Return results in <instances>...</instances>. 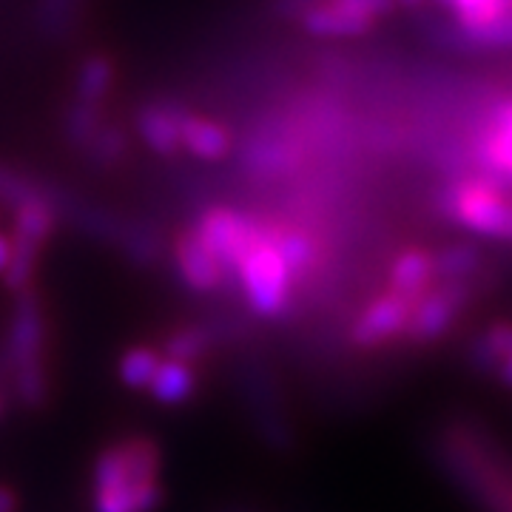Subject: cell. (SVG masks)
Wrapping results in <instances>:
<instances>
[{
    "instance_id": "cell-1",
    "label": "cell",
    "mask_w": 512,
    "mask_h": 512,
    "mask_svg": "<svg viewBox=\"0 0 512 512\" xmlns=\"http://www.w3.org/2000/svg\"><path fill=\"white\" fill-rule=\"evenodd\" d=\"M163 453L146 436H128L109 444L92 470L94 512H157L165 490L160 481Z\"/></svg>"
},
{
    "instance_id": "cell-2",
    "label": "cell",
    "mask_w": 512,
    "mask_h": 512,
    "mask_svg": "<svg viewBox=\"0 0 512 512\" xmlns=\"http://www.w3.org/2000/svg\"><path fill=\"white\" fill-rule=\"evenodd\" d=\"M43 348H46V322L40 302L35 299V293H18L9 336H6V353L15 379V393L26 407H40L49 399V373L43 362Z\"/></svg>"
},
{
    "instance_id": "cell-3",
    "label": "cell",
    "mask_w": 512,
    "mask_h": 512,
    "mask_svg": "<svg viewBox=\"0 0 512 512\" xmlns=\"http://www.w3.org/2000/svg\"><path fill=\"white\" fill-rule=\"evenodd\" d=\"M439 211L476 237L512 242L510 194L481 174H470L444 185L439 194Z\"/></svg>"
},
{
    "instance_id": "cell-4",
    "label": "cell",
    "mask_w": 512,
    "mask_h": 512,
    "mask_svg": "<svg viewBox=\"0 0 512 512\" xmlns=\"http://www.w3.org/2000/svg\"><path fill=\"white\" fill-rule=\"evenodd\" d=\"M237 279L245 293V302L251 305L256 316L274 319L282 316L291 299L293 276L285 265V259L279 256L274 245V237L256 239L251 251L242 256L237 268Z\"/></svg>"
},
{
    "instance_id": "cell-5",
    "label": "cell",
    "mask_w": 512,
    "mask_h": 512,
    "mask_svg": "<svg viewBox=\"0 0 512 512\" xmlns=\"http://www.w3.org/2000/svg\"><path fill=\"white\" fill-rule=\"evenodd\" d=\"M52 228H55V211L43 197L23 202L15 208L12 256H9V265L3 271V282L12 293L29 291L32 276H35L37 256H40L43 242L52 234Z\"/></svg>"
},
{
    "instance_id": "cell-6",
    "label": "cell",
    "mask_w": 512,
    "mask_h": 512,
    "mask_svg": "<svg viewBox=\"0 0 512 512\" xmlns=\"http://www.w3.org/2000/svg\"><path fill=\"white\" fill-rule=\"evenodd\" d=\"M473 296L470 282H436L421 299H416L404 336L413 345H433L458 322Z\"/></svg>"
},
{
    "instance_id": "cell-7",
    "label": "cell",
    "mask_w": 512,
    "mask_h": 512,
    "mask_svg": "<svg viewBox=\"0 0 512 512\" xmlns=\"http://www.w3.org/2000/svg\"><path fill=\"white\" fill-rule=\"evenodd\" d=\"M476 174L512 191V94L495 100L473 146Z\"/></svg>"
},
{
    "instance_id": "cell-8",
    "label": "cell",
    "mask_w": 512,
    "mask_h": 512,
    "mask_svg": "<svg viewBox=\"0 0 512 512\" xmlns=\"http://www.w3.org/2000/svg\"><path fill=\"white\" fill-rule=\"evenodd\" d=\"M200 242L220 262L222 274H237L242 256L251 251L262 231L248 217H242L231 208H214L200 220V228L194 231Z\"/></svg>"
},
{
    "instance_id": "cell-9",
    "label": "cell",
    "mask_w": 512,
    "mask_h": 512,
    "mask_svg": "<svg viewBox=\"0 0 512 512\" xmlns=\"http://www.w3.org/2000/svg\"><path fill=\"white\" fill-rule=\"evenodd\" d=\"M416 302L404 299L399 293L384 291L382 296L370 299L365 311L356 316L353 328H350V342L359 350H376L404 336L407 319Z\"/></svg>"
},
{
    "instance_id": "cell-10",
    "label": "cell",
    "mask_w": 512,
    "mask_h": 512,
    "mask_svg": "<svg viewBox=\"0 0 512 512\" xmlns=\"http://www.w3.org/2000/svg\"><path fill=\"white\" fill-rule=\"evenodd\" d=\"M387 291L399 293L404 299L416 302L424 293L436 285V274H433V256L424 248H407L393 259L390 274H387Z\"/></svg>"
},
{
    "instance_id": "cell-11",
    "label": "cell",
    "mask_w": 512,
    "mask_h": 512,
    "mask_svg": "<svg viewBox=\"0 0 512 512\" xmlns=\"http://www.w3.org/2000/svg\"><path fill=\"white\" fill-rule=\"evenodd\" d=\"M174 256H177V268H180V276H183L188 288H194V291H200V293H208V291H217V288L222 285L225 274H222L220 262L211 256V251L202 245L200 237H197L194 231H191V234H185V237H180Z\"/></svg>"
},
{
    "instance_id": "cell-12",
    "label": "cell",
    "mask_w": 512,
    "mask_h": 512,
    "mask_svg": "<svg viewBox=\"0 0 512 512\" xmlns=\"http://www.w3.org/2000/svg\"><path fill=\"white\" fill-rule=\"evenodd\" d=\"M146 393H151V399L163 407H180V404L191 402L197 393V370L188 362L165 356Z\"/></svg>"
},
{
    "instance_id": "cell-13",
    "label": "cell",
    "mask_w": 512,
    "mask_h": 512,
    "mask_svg": "<svg viewBox=\"0 0 512 512\" xmlns=\"http://www.w3.org/2000/svg\"><path fill=\"white\" fill-rule=\"evenodd\" d=\"M302 23L316 37H359L373 29V20L359 18L333 0L313 3L311 9H305Z\"/></svg>"
},
{
    "instance_id": "cell-14",
    "label": "cell",
    "mask_w": 512,
    "mask_h": 512,
    "mask_svg": "<svg viewBox=\"0 0 512 512\" xmlns=\"http://www.w3.org/2000/svg\"><path fill=\"white\" fill-rule=\"evenodd\" d=\"M180 146L200 160H222L231 151V134L211 120L183 117L180 123Z\"/></svg>"
},
{
    "instance_id": "cell-15",
    "label": "cell",
    "mask_w": 512,
    "mask_h": 512,
    "mask_svg": "<svg viewBox=\"0 0 512 512\" xmlns=\"http://www.w3.org/2000/svg\"><path fill=\"white\" fill-rule=\"evenodd\" d=\"M180 123H183V114L177 109L148 106L137 117V131L148 148H154L157 154H171L180 148Z\"/></svg>"
},
{
    "instance_id": "cell-16",
    "label": "cell",
    "mask_w": 512,
    "mask_h": 512,
    "mask_svg": "<svg viewBox=\"0 0 512 512\" xmlns=\"http://www.w3.org/2000/svg\"><path fill=\"white\" fill-rule=\"evenodd\" d=\"M433 256L436 282H470L484 268V254L470 242H456L439 248Z\"/></svg>"
},
{
    "instance_id": "cell-17",
    "label": "cell",
    "mask_w": 512,
    "mask_h": 512,
    "mask_svg": "<svg viewBox=\"0 0 512 512\" xmlns=\"http://www.w3.org/2000/svg\"><path fill=\"white\" fill-rule=\"evenodd\" d=\"M507 356H512V322H495L481 330L467 353L473 370H481V373H495V367Z\"/></svg>"
},
{
    "instance_id": "cell-18",
    "label": "cell",
    "mask_w": 512,
    "mask_h": 512,
    "mask_svg": "<svg viewBox=\"0 0 512 512\" xmlns=\"http://www.w3.org/2000/svg\"><path fill=\"white\" fill-rule=\"evenodd\" d=\"M447 37L464 46V49H481V52H490V49H512V15L510 18L495 20L487 26H453Z\"/></svg>"
},
{
    "instance_id": "cell-19",
    "label": "cell",
    "mask_w": 512,
    "mask_h": 512,
    "mask_svg": "<svg viewBox=\"0 0 512 512\" xmlns=\"http://www.w3.org/2000/svg\"><path fill=\"white\" fill-rule=\"evenodd\" d=\"M163 362V356L148 345H134L120 356L117 365V376L126 384L128 390H148V384L154 379L157 367Z\"/></svg>"
},
{
    "instance_id": "cell-20",
    "label": "cell",
    "mask_w": 512,
    "mask_h": 512,
    "mask_svg": "<svg viewBox=\"0 0 512 512\" xmlns=\"http://www.w3.org/2000/svg\"><path fill=\"white\" fill-rule=\"evenodd\" d=\"M274 245L279 256L285 259V265H288L293 279H302L308 271H313L319 251H316V242L308 234H302V231H285V234H276Z\"/></svg>"
},
{
    "instance_id": "cell-21",
    "label": "cell",
    "mask_w": 512,
    "mask_h": 512,
    "mask_svg": "<svg viewBox=\"0 0 512 512\" xmlns=\"http://www.w3.org/2000/svg\"><path fill=\"white\" fill-rule=\"evenodd\" d=\"M111 80H114V69L106 57H89L80 74H77V103H86V106H97L111 89Z\"/></svg>"
},
{
    "instance_id": "cell-22",
    "label": "cell",
    "mask_w": 512,
    "mask_h": 512,
    "mask_svg": "<svg viewBox=\"0 0 512 512\" xmlns=\"http://www.w3.org/2000/svg\"><path fill=\"white\" fill-rule=\"evenodd\" d=\"M208 348H211V336L202 328H180L177 333H171L168 342H165V353L171 359L188 362V365H194L200 356H205Z\"/></svg>"
},
{
    "instance_id": "cell-23",
    "label": "cell",
    "mask_w": 512,
    "mask_h": 512,
    "mask_svg": "<svg viewBox=\"0 0 512 512\" xmlns=\"http://www.w3.org/2000/svg\"><path fill=\"white\" fill-rule=\"evenodd\" d=\"M444 6L456 15L458 26H487L501 18H510L501 12L498 0H444Z\"/></svg>"
},
{
    "instance_id": "cell-24",
    "label": "cell",
    "mask_w": 512,
    "mask_h": 512,
    "mask_svg": "<svg viewBox=\"0 0 512 512\" xmlns=\"http://www.w3.org/2000/svg\"><path fill=\"white\" fill-rule=\"evenodd\" d=\"M37 188L26 177H20L18 171L0 165V202H9V205H23V202L37 200Z\"/></svg>"
},
{
    "instance_id": "cell-25",
    "label": "cell",
    "mask_w": 512,
    "mask_h": 512,
    "mask_svg": "<svg viewBox=\"0 0 512 512\" xmlns=\"http://www.w3.org/2000/svg\"><path fill=\"white\" fill-rule=\"evenodd\" d=\"M97 131H100L97 106L77 103L72 109V117H69V137H72L74 143H92Z\"/></svg>"
},
{
    "instance_id": "cell-26",
    "label": "cell",
    "mask_w": 512,
    "mask_h": 512,
    "mask_svg": "<svg viewBox=\"0 0 512 512\" xmlns=\"http://www.w3.org/2000/svg\"><path fill=\"white\" fill-rule=\"evenodd\" d=\"M333 3H339L342 9H348L359 18L373 20V23L396 9V0H333Z\"/></svg>"
},
{
    "instance_id": "cell-27",
    "label": "cell",
    "mask_w": 512,
    "mask_h": 512,
    "mask_svg": "<svg viewBox=\"0 0 512 512\" xmlns=\"http://www.w3.org/2000/svg\"><path fill=\"white\" fill-rule=\"evenodd\" d=\"M92 143L94 151L103 154L106 160H114L117 154H123V137H120L117 131H103V128H100V131L94 134Z\"/></svg>"
},
{
    "instance_id": "cell-28",
    "label": "cell",
    "mask_w": 512,
    "mask_h": 512,
    "mask_svg": "<svg viewBox=\"0 0 512 512\" xmlns=\"http://www.w3.org/2000/svg\"><path fill=\"white\" fill-rule=\"evenodd\" d=\"M18 507H20L18 493H15L12 487L0 484V512H18Z\"/></svg>"
},
{
    "instance_id": "cell-29",
    "label": "cell",
    "mask_w": 512,
    "mask_h": 512,
    "mask_svg": "<svg viewBox=\"0 0 512 512\" xmlns=\"http://www.w3.org/2000/svg\"><path fill=\"white\" fill-rule=\"evenodd\" d=\"M495 376H498V382L504 384V387H510L512 390V356H507L501 365L495 367Z\"/></svg>"
},
{
    "instance_id": "cell-30",
    "label": "cell",
    "mask_w": 512,
    "mask_h": 512,
    "mask_svg": "<svg viewBox=\"0 0 512 512\" xmlns=\"http://www.w3.org/2000/svg\"><path fill=\"white\" fill-rule=\"evenodd\" d=\"M9 256H12V239L6 237V234H0V276H3L6 265H9Z\"/></svg>"
},
{
    "instance_id": "cell-31",
    "label": "cell",
    "mask_w": 512,
    "mask_h": 512,
    "mask_svg": "<svg viewBox=\"0 0 512 512\" xmlns=\"http://www.w3.org/2000/svg\"><path fill=\"white\" fill-rule=\"evenodd\" d=\"M396 3H404V6H419L421 0H396Z\"/></svg>"
},
{
    "instance_id": "cell-32",
    "label": "cell",
    "mask_w": 512,
    "mask_h": 512,
    "mask_svg": "<svg viewBox=\"0 0 512 512\" xmlns=\"http://www.w3.org/2000/svg\"><path fill=\"white\" fill-rule=\"evenodd\" d=\"M3 413H6V399H3V393H0V419H3Z\"/></svg>"
},
{
    "instance_id": "cell-33",
    "label": "cell",
    "mask_w": 512,
    "mask_h": 512,
    "mask_svg": "<svg viewBox=\"0 0 512 512\" xmlns=\"http://www.w3.org/2000/svg\"><path fill=\"white\" fill-rule=\"evenodd\" d=\"M441 3H444V0H441Z\"/></svg>"
}]
</instances>
